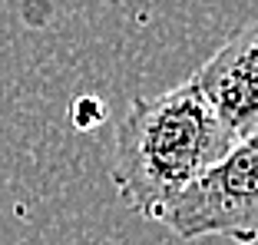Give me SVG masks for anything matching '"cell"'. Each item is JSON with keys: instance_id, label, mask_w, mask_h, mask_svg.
Masks as SVG:
<instances>
[{"instance_id": "obj_1", "label": "cell", "mask_w": 258, "mask_h": 245, "mask_svg": "<svg viewBox=\"0 0 258 245\" xmlns=\"http://www.w3.org/2000/svg\"><path fill=\"white\" fill-rule=\"evenodd\" d=\"M192 80L129 103L113 139V179L119 199L139 219L159 222L162 209L185 192L235 143Z\"/></svg>"}, {"instance_id": "obj_2", "label": "cell", "mask_w": 258, "mask_h": 245, "mask_svg": "<svg viewBox=\"0 0 258 245\" xmlns=\"http://www.w3.org/2000/svg\"><path fill=\"white\" fill-rule=\"evenodd\" d=\"M159 222L179 242L232 238L238 245L258 242V126L228 146L219 162L179 192Z\"/></svg>"}, {"instance_id": "obj_3", "label": "cell", "mask_w": 258, "mask_h": 245, "mask_svg": "<svg viewBox=\"0 0 258 245\" xmlns=\"http://www.w3.org/2000/svg\"><path fill=\"white\" fill-rule=\"evenodd\" d=\"M209 106L235 136L258 126V17L215 50L192 73Z\"/></svg>"}, {"instance_id": "obj_4", "label": "cell", "mask_w": 258, "mask_h": 245, "mask_svg": "<svg viewBox=\"0 0 258 245\" xmlns=\"http://www.w3.org/2000/svg\"><path fill=\"white\" fill-rule=\"evenodd\" d=\"M70 119H73V126L80 133H90V130L106 122V103L99 100V96H93V93H83L70 106Z\"/></svg>"}]
</instances>
